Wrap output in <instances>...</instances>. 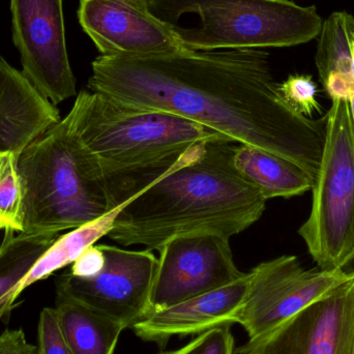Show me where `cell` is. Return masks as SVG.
<instances>
[{
    "label": "cell",
    "instance_id": "83f0119b",
    "mask_svg": "<svg viewBox=\"0 0 354 354\" xmlns=\"http://www.w3.org/2000/svg\"><path fill=\"white\" fill-rule=\"evenodd\" d=\"M351 68H353V75L354 79V39L351 44Z\"/></svg>",
    "mask_w": 354,
    "mask_h": 354
},
{
    "label": "cell",
    "instance_id": "7402d4cb",
    "mask_svg": "<svg viewBox=\"0 0 354 354\" xmlns=\"http://www.w3.org/2000/svg\"><path fill=\"white\" fill-rule=\"evenodd\" d=\"M161 354H234L231 326H221L198 335L181 348Z\"/></svg>",
    "mask_w": 354,
    "mask_h": 354
},
{
    "label": "cell",
    "instance_id": "2e32d148",
    "mask_svg": "<svg viewBox=\"0 0 354 354\" xmlns=\"http://www.w3.org/2000/svg\"><path fill=\"white\" fill-rule=\"evenodd\" d=\"M234 165L268 200L301 196L313 187L311 177L299 165L253 145H237Z\"/></svg>",
    "mask_w": 354,
    "mask_h": 354
},
{
    "label": "cell",
    "instance_id": "6da1fadb",
    "mask_svg": "<svg viewBox=\"0 0 354 354\" xmlns=\"http://www.w3.org/2000/svg\"><path fill=\"white\" fill-rule=\"evenodd\" d=\"M91 70L89 91L130 107L187 118L239 145L289 160L314 183L317 179L328 116L312 120L288 105L264 50H183L147 57L100 55Z\"/></svg>",
    "mask_w": 354,
    "mask_h": 354
},
{
    "label": "cell",
    "instance_id": "44dd1931",
    "mask_svg": "<svg viewBox=\"0 0 354 354\" xmlns=\"http://www.w3.org/2000/svg\"><path fill=\"white\" fill-rule=\"evenodd\" d=\"M281 95L295 111L310 118L314 112H320L317 85L309 75H291L280 83Z\"/></svg>",
    "mask_w": 354,
    "mask_h": 354
},
{
    "label": "cell",
    "instance_id": "7c38bea8",
    "mask_svg": "<svg viewBox=\"0 0 354 354\" xmlns=\"http://www.w3.org/2000/svg\"><path fill=\"white\" fill-rule=\"evenodd\" d=\"M78 20L102 56L147 57L183 51L147 0H80Z\"/></svg>",
    "mask_w": 354,
    "mask_h": 354
},
{
    "label": "cell",
    "instance_id": "603a6c76",
    "mask_svg": "<svg viewBox=\"0 0 354 354\" xmlns=\"http://www.w3.org/2000/svg\"><path fill=\"white\" fill-rule=\"evenodd\" d=\"M39 354H73L64 338L55 308H45L39 316Z\"/></svg>",
    "mask_w": 354,
    "mask_h": 354
},
{
    "label": "cell",
    "instance_id": "484cf974",
    "mask_svg": "<svg viewBox=\"0 0 354 354\" xmlns=\"http://www.w3.org/2000/svg\"><path fill=\"white\" fill-rule=\"evenodd\" d=\"M322 84L332 101L344 100L349 102L354 91L353 77L346 76L342 73H332Z\"/></svg>",
    "mask_w": 354,
    "mask_h": 354
},
{
    "label": "cell",
    "instance_id": "277c9868",
    "mask_svg": "<svg viewBox=\"0 0 354 354\" xmlns=\"http://www.w3.org/2000/svg\"><path fill=\"white\" fill-rule=\"evenodd\" d=\"M64 118L104 176L166 165L194 145L226 138L176 114L130 107L89 89L77 95Z\"/></svg>",
    "mask_w": 354,
    "mask_h": 354
},
{
    "label": "cell",
    "instance_id": "4fadbf2b",
    "mask_svg": "<svg viewBox=\"0 0 354 354\" xmlns=\"http://www.w3.org/2000/svg\"><path fill=\"white\" fill-rule=\"evenodd\" d=\"M248 284L249 272H245L231 284L149 314L132 328L141 340L165 346L172 337L200 335L218 326H232L245 301Z\"/></svg>",
    "mask_w": 354,
    "mask_h": 354
},
{
    "label": "cell",
    "instance_id": "4316f807",
    "mask_svg": "<svg viewBox=\"0 0 354 354\" xmlns=\"http://www.w3.org/2000/svg\"><path fill=\"white\" fill-rule=\"evenodd\" d=\"M349 111H351V129H353V137L354 142V91L349 99Z\"/></svg>",
    "mask_w": 354,
    "mask_h": 354
},
{
    "label": "cell",
    "instance_id": "7a4b0ae2",
    "mask_svg": "<svg viewBox=\"0 0 354 354\" xmlns=\"http://www.w3.org/2000/svg\"><path fill=\"white\" fill-rule=\"evenodd\" d=\"M237 145L212 139L166 165L104 176L112 208L120 205L107 236L124 247L159 251L183 235L230 239L247 230L261 218L268 199L235 167Z\"/></svg>",
    "mask_w": 354,
    "mask_h": 354
},
{
    "label": "cell",
    "instance_id": "ffe728a7",
    "mask_svg": "<svg viewBox=\"0 0 354 354\" xmlns=\"http://www.w3.org/2000/svg\"><path fill=\"white\" fill-rule=\"evenodd\" d=\"M20 156L0 151V230L23 232V185L19 174Z\"/></svg>",
    "mask_w": 354,
    "mask_h": 354
},
{
    "label": "cell",
    "instance_id": "5bb4252c",
    "mask_svg": "<svg viewBox=\"0 0 354 354\" xmlns=\"http://www.w3.org/2000/svg\"><path fill=\"white\" fill-rule=\"evenodd\" d=\"M60 120L57 107L0 54V151L20 156Z\"/></svg>",
    "mask_w": 354,
    "mask_h": 354
},
{
    "label": "cell",
    "instance_id": "cb8c5ba5",
    "mask_svg": "<svg viewBox=\"0 0 354 354\" xmlns=\"http://www.w3.org/2000/svg\"><path fill=\"white\" fill-rule=\"evenodd\" d=\"M105 266V255L99 245L87 248L73 263L70 272L79 278H91L101 272Z\"/></svg>",
    "mask_w": 354,
    "mask_h": 354
},
{
    "label": "cell",
    "instance_id": "8992f818",
    "mask_svg": "<svg viewBox=\"0 0 354 354\" xmlns=\"http://www.w3.org/2000/svg\"><path fill=\"white\" fill-rule=\"evenodd\" d=\"M326 116L311 212L299 234L318 268L339 270L354 260V142L348 102L332 101Z\"/></svg>",
    "mask_w": 354,
    "mask_h": 354
},
{
    "label": "cell",
    "instance_id": "8fae6325",
    "mask_svg": "<svg viewBox=\"0 0 354 354\" xmlns=\"http://www.w3.org/2000/svg\"><path fill=\"white\" fill-rule=\"evenodd\" d=\"M237 354H354V278Z\"/></svg>",
    "mask_w": 354,
    "mask_h": 354
},
{
    "label": "cell",
    "instance_id": "9a60e30c",
    "mask_svg": "<svg viewBox=\"0 0 354 354\" xmlns=\"http://www.w3.org/2000/svg\"><path fill=\"white\" fill-rule=\"evenodd\" d=\"M55 310L73 354H114L124 326L58 289Z\"/></svg>",
    "mask_w": 354,
    "mask_h": 354
},
{
    "label": "cell",
    "instance_id": "9c48e42d",
    "mask_svg": "<svg viewBox=\"0 0 354 354\" xmlns=\"http://www.w3.org/2000/svg\"><path fill=\"white\" fill-rule=\"evenodd\" d=\"M105 266L97 276L79 278L70 272L56 281V289L124 326L132 328L151 313V295L158 258L151 250L129 251L99 245Z\"/></svg>",
    "mask_w": 354,
    "mask_h": 354
},
{
    "label": "cell",
    "instance_id": "5b68a950",
    "mask_svg": "<svg viewBox=\"0 0 354 354\" xmlns=\"http://www.w3.org/2000/svg\"><path fill=\"white\" fill-rule=\"evenodd\" d=\"M189 51L264 49L309 43L322 31L316 6L291 0H147Z\"/></svg>",
    "mask_w": 354,
    "mask_h": 354
},
{
    "label": "cell",
    "instance_id": "3957f363",
    "mask_svg": "<svg viewBox=\"0 0 354 354\" xmlns=\"http://www.w3.org/2000/svg\"><path fill=\"white\" fill-rule=\"evenodd\" d=\"M23 232L78 228L112 208L105 177L66 118L29 143L18 162Z\"/></svg>",
    "mask_w": 354,
    "mask_h": 354
},
{
    "label": "cell",
    "instance_id": "52a82bcc",
    "mask_svg": "<svg viewBox=\"0 0 354 354\" xmlns=\"http://www.w3.org/2000/svg\"><path fill=\"white\" fill-rule=\"evenodd\" d=\"M353 278L354 272L344 270H307L297 256L261 262L249 272L235 324L245 328L249 340H255Z\"/></svg>",
    "mask_w": 354,
    "mask_h": 354
},
{
    "label": "cell",
    "instance_id": "ba28073f",
    "mask_svg": "<svg viewBox=\"0 0 354 354\" xmlns=\"http://www.w3.org/2000/svg\"><path fill=\"white\" fill-rule=\"evenodd\" d=\"M10 14L22 74L53 105L77 95L62 0H10Z\"/></svg>",
    "mask_w": 354,
    "mask_h": 354
},
{
    "label": "cell",
    "instance_id": "30bf717a",
    "mask_svg": "<svg viewBox=\"0 0 354 354\" xmlns=\"http://www.w3.org/2000/svg\"><path fill=\"white\" fill-rule=\"evenodd\" d=\"M151 295V313L216 290L243 278L230 239L212 233L174 237L159 250Z\"/></svg>",
    "mask_w": 354,
    "mask_h": 354
},
{
    "label": "cell",
    "instance_id": "d6986e66",
    "mask_svg": "<svg viewBox=\"0 0 354 354\" xmlns=\"http://www.w3.org/2000/svg\"><path fill=\"white\" fill-rule=\"evenodd\" d=\"M354 39V17L347 12H336L324 21L319 33L316 66L324 82L332 73L353 77L351 44Z\"/></svg>",
    "mask_w": 354,
    "mask_h": 354
},
{
    "label": "cell",
    "instance_id": "ac0fdd59",
    "mask_svg": "<svg viewBox=\"0 0 354 354\" xmlns=\"http://www.w3.org/2000/svg\"><path fill=\"white\" fill-rule=\"evenodd\" d=\"M59 233H25L4 230L0 245V319L8 315V299L35 262L58 239Z\"/></svg>",
    "mask_w": 354,
    "mask_h": 354
},
{
    "label": "cell",
    "instance_id": "e0dca14e",
    "mask_svg": "<svg viewBox=\"0 0 354 354\" xmlns=\"http://www.w3.org/2000/svg\"><path fill=\"white\" fill-rule=\"evenodd\" d=\"M120 209V205L116 206L97 220L73 229L66 234L59 235L53 245L35 262L26 276L12 289L8 299V311L14 308L15 301L25 289L39 281L45 280L68 264L74 263L75 260L87 248L95 245L104 236H107Z\"/></svg>",
    "mask_w": 354,
    "mask_h": 354
},
{
    "label": "cell",
    "instance_id": "d4e9b609",
    "mask_svg": "<svg viewBox=\"0 0 354 354\" xmlns=\"http://www.w3.org/2000/svg\"><path fill=\"white\" fill-rule=\"evenodd\" d=\"M0 354H39V347L27 341L21 328L6 330L0 335Z\"/></svg>",
    "mask_w": 354,
    "mask_h": 354
}]
</instances>
